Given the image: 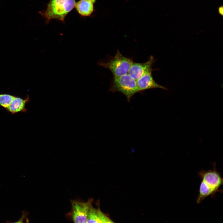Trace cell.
Segmentation results:
<instances>
[{
  "label": "cell",
  "mask_w": 223,
  "mask_h": 223,
  "mask_svg": "<svg viewBox=\"0 0 223 223\" xmlns=\"http://www.w3.org/2000/svg\"><path fill=\"white\" fill-rule=\"evenodd\" d=\"M198 174L201 180L196 200L199 204L207 197L214 196L217 192H220L223 180L216 170L215 164L212 169L200 171Z\"/></svg>",
  "instance_id": "1"
},
{
  "label": "cell",
  "mask_w": 223,
  "mask_h": 223,
  "mask_svg": "<svg viewBox=\"0 0 223 223\" xmlns=\"http://www.w3.org/2000/svg\"><path fill=\"white\" fill-rule=\"evenodd\" d=\"M75 0H50L46 9L39 12L48 24L55 19L64 23L65 17L75 7Z\"/></svg>",
  "instance_id": "2"
},
{
  "label": "cell",
  "mask_w": 223,
  "mask_h": 223,
  "mask_svg": "<svg viewBox=\"0 0 223 223\" xmlns=\"http://www.w3.org/2000/svg\"><path fill=\"white\" fill-rule=\"evenodd\" d=\"M133 63L132 59L124 56L117 50L114 56L107 61L100 60L97 64L108 69L113 77H116L128 73Z\"/></svg>",
  "instance_id": "3"
},
{
  "label": "cell",
  "mask_w": 223,
  "mask_h": 223,
  "mask_svg": "<svg viewBox=\"0 0 223 223\" xmlns=\"http://www.w3.org/2000/svg\"><path fill=\"white\" fill-rule=\"evenodd\" d=\"M109 91L121 93L125 96L128 102L135 94L140 92L136 81L128 73L119 77H113Z\"/></svg>",
  "instance_id": "4"
},
{
  "label": "cell",
  "mask_w": 223,
  "mask_h": 223,
  "mask_svg": "<svg viewBox=\"0 0 223 223\" xmlns=\"http://www.w3.org/2000/svg\"><path fill=\"white\" fill-rule=\"evenodd\" d=\"M92 199L86 202L76 200L71 201V215L75 223H87L89 211L92 206Z\"/></svg>",
  "instance_id": "5"
},
{
  "label": "cell",
  "mask_w": 223,
  "mask_h": 223,
  "mask_svg": "<svg viewBox=\"0 0 223 223\" xmlns=\"http://www.w3.org/2000/svg\"><path fill=\"white\" fill-rule=\"evenodd\" d=\"M155 61L154 57L151 56L146 62L142 63L133 62L128 73L136 81L146 72L153 69L152 67Z\"/></svg>",
  "instance_id": "6"
},
{
  "label": "cell",
  "mask_w": 223,
  "mask_h": 223,
  "mask_svg": "<svg viewBox=\"0 0 223 223\" xmlns=\"http://www.w3.org/2000/svg\"><path fill=\"white\" fill-rule=\"evenodd\" d=\"M152 69L145 73L141 78L136 81L137 85L140 92L153 88H160L164 90L167 89L158 84L154 79L152 74Z\"/></svg>",
  "instance_id": "7"
},
{
  "label": "cell",
  "mask_w": 223,
  "mask_h": 223,
  "mask_svg": "<svg viewBox=\"0 0 223 223\" xmlns=\"http://www.w3.org/2000/svg\"><path fill=\"white\" fill-rule=\"evenodd\" d=\"M29 101L30 98L28 95L24 99L15 96L10 105L6 109L8 112L12 114L20 112H26L27 110L26 108V105Z\"/></svg>",
  "instance_id": "8"
},
{
  "label": "cell",
  "mask_w": 223,
  "mask_h": 223,
  "mask_svg": "<svg viewBox=\"0 0 223 223\" xmlns=\"http://www.w3.org/2000/svg\"><path fill=\"white\" fill-rule=\"evenodd\" d=\"M96 1V0H79L76 2L74 7L81 16H89L94 12V4Z\"/></svg>",
  "instance_id": "9"
},
{
  "label": "cell",
  "mask_w": 223,
  "mask_h": 223,
  "mask_svg": "<svg viewBox=\"0 0 223 223\" xmlns=\"http://www.w3.org/2000/svg\"><path fill=\"white\" fill-rule=\"evenodd\" d=\"M90 222L106 223L113 222L100 210L92 206L89 212L87 223Z\"/></svg>",
  "instance_id": "10"
},
{
  "label": "cell",
  "mask_w": 223,
  "mask_h": 223,
  "mask_svg": "<svg viewBox=\"0 0 223 223\" xmlns=\"http://www.w3.org/2000/svg\"><path fill=\"white\" fill-rule=\"evenodd\" d=\"M15 96L9 94H0V106L6 109L10 105Z\"/></svg>",
  "instance_id": "11"
},
{
  "label": "cell",
  "mask_w": 223,
  "mask_h": 223,
  "mask_svg": "<svg viewBox=\"0 0 223 223\" xmlns=\"http://www.w3.org/2000/svg\"><path fill=\"white\" fill-rule=\"evenodd\" d=\"M28 214V212L25 211L23 210L22 211V216L21 218L18 221L15 222V223H22L23 222V220L26 218Z\"/></svg>",
  "instance_id": "12"
},
{
  "label": "cell",
  "mask_w": 223,
  "mask_h": 223,
  "mask_svg": "<svg viewBox=\"0 0 223 223\" xmlns=\"http://www.w3.org/2000/svg\"><path fill=\"white\" fill-rule=\"evenodd\" d=\"M223 9L222 7L220 8L219 9V12L221 13V14H222V12H223Z\"/></svg>",
  "instance_id": "13"
}]
</instances>
